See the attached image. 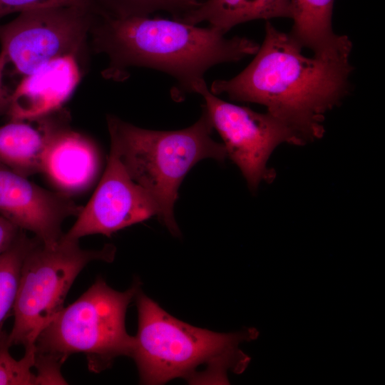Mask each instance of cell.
<instances>
[{
	"label": "cell",
	"instance_id": "5bb4252c",
	"mask_svg": "<svg viewBox=\"0 0 385 385\" xmlns=\"http://www.w3.org/2000/svg\"><path fill=\"white\" fill-rule=\"evenodd\" d=\"M292 16L291 0H205L176 20L191 25L207 22L225 35L234 26L247 21Z\"/></svg>",
	"mask_w": 385,
	"mask_h": 385
},
{
	"label": "cell",
	"instance_id": "8992f818",
	"mask_svg": "<svg viewBox=\"0 0 385 385\" xmlns=\"http://www.w3.org/2000/svg\"><path fill=\"white\" fill-rule=\"evenodd\" d=\"M115 247L106 245L101 250H84L78 240L63 236L53 246L36 239L26 253L21 270L13 308L14 322L6 345L34 346L41 331L63 308L72 284L89 262H111Z\"/></svg>",
	"mask_w": 385,
	"mask_h": 385
},
{
	"label": "cell",
	"instance_id": "ffe728a7",
	"mask_svg": "<svg viewBox=\"0 0 385 385\" xmlns=\"http://www.w3.org/2000/svg\"><path fill=\"white\" fill-rule=\"evenodd\" d=\"M61 366L59 362L48 356L35 353L34 367L37 371L35 374V385L67 384L61 372Z\"/></svg>",
	"mask_w": 385,
	"mask_h": 385
},
{
	"label": "cell",
	"instance_id": "ac0fdd59",
	"mask_svg": "<svg viewBox=\"0 0 385 385\" xmlns=\"http://www.w3.org/2000/svg\"><path fill=\"white\" fill-rule=\"evenodd\" d=\"M6 344L0 349V385H35L36 375L32 372L35 361V345L25 349L22 358L17 360Z\"/></svg>",
	"mask_w": 385,
	"mask_h": 385
},
{
	"label": "cell",
	"instance_id": "2e32d148",
	"mask_svg": "<svg viewBox=\"0 0 385 385\" xmlns=\"http://www.w3.org/2000/svg\"><path fill=\"white\" fill-rule=\"evenodd\" d=\"M36 237L19 233L11 245L0 255V349L6 344L3 331L5 320L13 312L24 257Z\"/></svg>",
	"mask_w": 385,
	"mask_h": 385
},
{
	"label": "cell",
	"instance_id": "e0dca14e",
	"mask_svg": "<svg viewBox=\"0 0 385 385\" xmlns=\"http://www.w3.org/2000/svg\"><path fill=\"white\" fill-rule=\"evenodd\" d=\"M205 0H93L103 16L115 18L149 16L158 11L170 13L178 19L200 6Z\"/></svg>",
	"mask_w": 385,
	"mask_h": 385
},
{
	"label": "cell",
	"instance_id": "277c9868",
	"mask_svg": "<svg viewBox=\"0 0 385 385\" xmlns=\"http://www.w3.org/2000/svg\"><path fill=\"white\" fill-rule=\"evenodd\" d=\"M111 148L130 178L153 199L158 217L171 234L180 235L174 205L180 183L200 160L227 157L222 143L212 138L213 126L206 111L191 126L161 131L141 128L110 115L107 116Z\"/></svg>",
	"mask_w": 385,
	"mask_h": 385
},
{
	"label": "cell",
	"instance_id": "3957f363",
	"mask_svg": "<svg viewBox=\"0 0 385 385\" xmlns=\"http://www.w3.org/2000/svg\"><path fill=\"white\" fill-rule=\"evenodd\" d=\"M135 298L138 329L130 357L142 384L182 378L191 384H225L228 371L241 374L248 366L250 358L239 344L257 339L255 328L217 333L175 318L140 289Z\"/></svg>",
	"mask_w": 385,
	"mask_h": 385
},
{
	"label": "cell",
	"instance_id": "52a82bcc",
	"mask_svg": "<svg viewBox=\"0 0 385 385\" xmlns=\"http://www.w3.org/2000/svg\"><path fill=\"white\" fill-rule=\"evenodd\" d=\"M98 16L81 7L56 6L21 12L0 25V98L8 97L3 86L7 73L16 85L57 58L77 56Z\"/></svg>",
	"mask_w": 385,
	"mask_h": 385
},
{
	"label": "cell",
	"instance_id": "44dd1931",
	"mask_svg": "<svg viewBox=\"0 0 385 385\" xmlns=\"http://www.w3.org/2000/svg\"><path fill=\"white\" fill-rule=\"evenodd\" d=\"M19 230L13 223L0 215V255L14 241Z\"/></svg>",
	"mask_w": 385,
	"mask_h": 385
},
{
	"label": "cell",
	"instance_id": "7a4b0ae2",
	"mask_svg": "<svg viewBox=\"0 0 385 385\" xmlns=\"http://www.w3.org/2000/svg\"><path fill=\"white\" fill-rule=\"evenodd\" d=\"M90 33L95 50L109 59L105 78L123 81L130 68H153L175 78L170 92L176 101L195 93L212 66L239 61L260 47L246 38H226L211 26L159 16H99Z\"/></svg>",
	"mask_w": 385,
	"mask_h": 385
},
{
	"label": "cell",
	"instance_id": "9a60e30c",
	"mask_svg": "<svg viewBox=\"0 0 385 385\" xmlns=\"http://www.w3.org/2000/svg\"><path fill=\"white\" fill-rule=\"evenodd\" d=\"M334 0H291L293 26L289 34L314 55L352 47L349 38L334 34L332 18Z\"/></svg>",
	"mask_w": 385,
	"mask_h": 385
},
{
	"label": "cell",
	"instance_id": "d6986e66",
	"mask_svg": "<svg viewBox=\"0 0 385 385\" xmlns=\"http://www.w3.org/2000/svg\"><path fill=\"white\" fill-rule=\"evenodd\" d=\"M56 6H77L103 15L93 0H0V19L13 13Z\"/></svg>",
	"mask_w": 385,
	"mask_h": 385
},
{
	"label": "cell",
	"instance_id": "7c38bea8",
	"mask_svg": "<svg viewBox=\"0 0 385 385\" xmlns=\"http://www.w3.org/2000/svg\"><path fill=\"white\" fill-rule=\"evenodd\" d=\"M67 118L60 109L0 126V163L25 177L41 173L47 146L54 134L68 125Z\"/></svg>",
	"mask_w": 385,
	"mask_h": 385
},
{
	"label": "cell",
	"instance_id": "8fae6325",
	"mask_svg": "<svg viewBox=\"0 0 385 385\" xmlns=\"http://www.w3.org/2000/svg\"><path fill=\"white\" fill-rule=\"evenodd\" d=\"M77 56L57 58L21 79L14 88L6 113L10 120L45 115L61 109L81 80Z\"/></svg>",
	"mask_w": 385,
	"mask_h": 385
},
{
	"label": "cell",
	"instance_id": "30bf717a",
	"mask_svg": "<svg viewBox=\"0 0 385 385\" xmlns=\"http://www.w3.org/2000/svg\"><path fill=\"white\" fill-rule=\"evenodd\" d=\"M83 207L65 195L44 189L0 163V215L20 230L31 232L43 244L55 245L61 225Z\"/></svg>",
	"mask_w": 385,
	"mask_h": 385
},
{
	"label": "cell",
	"instance_id": "ba28073f",
	"mask_svg": "<svg viewBox=\"0 0 385 385\" xmlns=\"http://www.w3.org/2000/svg\"><path fill=\"white\" fill-rule=\"evenodd\" d=\"M195 93L203 98L202 108L223 140L227 157L237 165L252 190L263 180L270 181L274 177L266 165L277 146L282 143H304L270 113H257L219 98L208 89L205 81L195 87Z\"/></svg>",
	"mask_w": 385,
	"mask_h": 385
},
{
	"label": "cell",
	"instance_id": "9c48e42d",
	"mask_svg": "<svg viewBox=\"0 0 385 385\" xmlns=\"http://www.w3.org/2000/svg\"><path fill=\"white\" fill-rule=\"evenodd\" d=\"M158 214L153 199L130 178L111 148L106 168L93 195L63 237L78 240L95 234L109 237Z\"/></svg>",
	"mask_w": 385,
	"mask_h": 385
},
{
	"label": "cell",
	"instance_id": "5b68a950",
	"mask_svg": "<svg viewBox=\"0 0 385 385\" xmlns=\"http://www.w3.org/2000/svg\"><path fill=\"white\" fill-rule=\"evenodd\" d=\"M140 287L135 279L127 290L117 291L98 277L41 331L35 342V353L61 364L71 354L82 353L93 372L108 369L118 356L130 357L135 339L126 331L125 314Z\"/></svg>",
	"mask_w": 385,
	"mask_h": 385
},
{
	"label": "cell",
	"instance_id": "4fadbf2b",
	"mask_svg": "<svg viewBox=\"0 0 385 385\" xmlns=\"http://www.w3.org/2000/svg\"><path fill=\"white\" fill-rule=\"evenodd\" d=\"M99 156L92 142L68 125L51 139L43 160L41 173L66 192H78L96 178Z\"/></svg>",
	"mask_w": 385,
	"mask_h": 385
},
{
	"label": "cell",
	"instance_id": "6da1fadb",
	"mask_svg": "<svg viewBox=\"0 0 385 385\" xmlns=\"http://www.w3.org/2000/svg\"><path fill=\"white\" fill-rule=\"evenodd\" d=\"M289 33L266 22L262 44L252 62L210 91L231 100L259 103L306 143L322 137L325 114L347 96L354 67L352 48L307 57Z\"/></svg>",
	"mask_w": 385,
	"mask_h": 385
}]
</instances>
